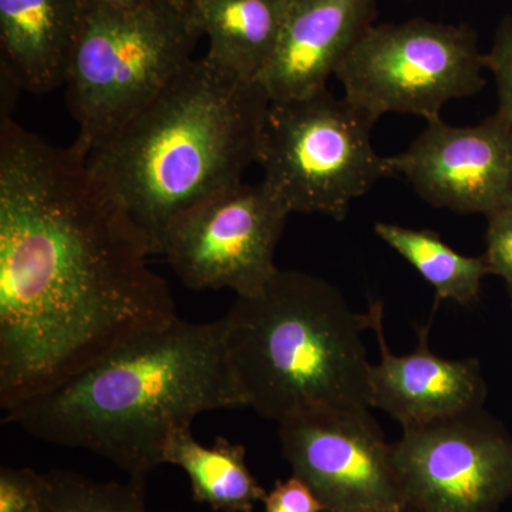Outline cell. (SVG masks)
Listing matches in <instances>:
<instances>
[{
	"instance_id": "obj_21",
	"label": "cell",
	"mask_w": 512,
	"mask_h": 512,
	"mask_svg": "<svg viewBox=\"0 0 512 512\" xmlns=\"http://www.w3.org/2000/svg\"><path fill=\"white\" fill-rule=\"evenodd\" d=\"M42 474L32 468L2 467L0 512H42Z\"/></svg>"
},
{
	"instance_id": "obj_25",
	"label": "cell",
	"mask_w": 512,
	"mask_h": 512,
	"mask_svg": "<svg viewBox=\"0 0 512 512\" xmlns=\"http://www.w3.org/2000/svg\"><path fill=\"white\" fill-rule=\"evenodd\" d=\"M390 512H420L417 510H414L413 507H410V505L404 504L402 508H399V510H394Z\"/></svg>"
},
{
	"instance_id": "obj_10",
	"label": "cell",
	"mask_w": 512,
	"mask_h": 512,
	"mask_svg": "<svg viewBox=\"0 0 512 512\" xmlns=\"http://www.w3.org/2000/svg\"><path fill=\"white\" fill-rule=\"evenodd\" d=\"M370 407L296 414L279 424L282 454L325 512H390L404 505L393 443Z\"/></svg>"
},
{
	"instance_id": "obj_8",
	"label": "cell",
	"mask_w": 512,
	"mask_h": 512,
	"mask_svg": "<svg viewBox=\"0 0 512 512\" xmlns=\"http://www.w3.org/2000/svg\"><path fill=\"white\" fill-rule=\"evenodd\" d=\"M289 215L284 202L262 181H242L174 218L158 255L188 288L251 295L279 269L275 251Z\"/></svg>"
},
{
	"instance_id": "obj_22",
	"label": "cell",
	"mask_w": 512,
	"mask_h": 512,
	"mask_svg": "<svg viewBox=\"0 0 512 512\" xmlns=\"http://www.w3.org/2000/svg\"><path fill=\"white\" fill-rule=\"evenodd\" d=\"M262 503L264 512H325L312 488L293 474L288 480H276Z\"/></svg>"
},
{
	"instance_id": "obj_9",
	"label": "cell",
	"mask_w": 512,
	"mask_h": 512,
	"mask_svg": "<svg viewBox=\"0 0 512 512\" xmlns=\"http://www.w3.org/2000/svg\"><path fill=\"white\" fill-rule=\"evenodd\" d=\"M393 457L414 510L498 512L512 497V436L484 407L403 429Z\"/></svg>"
},
{
	"instance_id": "obj_16",
	"label": "cell",
	"mask_w": 512,
	"mask_h": 512,
	"mask_svg": "<svg viewBox=\"0 0 512 512\" xmlns=\"http://www.w3.org/2000/svg\"><path fill=\"white\" fill-rule=\"evenodd\" d=\"M164 464L183 468L190 478L192 500L218 512H252L266 490L247 464V448L217 437L214 446L195 440L191 427L171 431L165 443Z\"/></svg>"
},
{
	"instance_id": "obj_15",
	"label": "cell",
	"mask_w": 512,
	"mask_h": 512,
	"mask_svg": "<svg viewBox=\"0 0 512 512\" xmlns=\"http://www.w3.org/2000/svg\"><path fill=\"white\" fill-rule=\"evenodd\" d=\"M188 10L208 39L211 62L261 82L281 40L288 0H192Z\"/></svg>"
},
{
	"instance_id": "obj_3",
	"label": "cell",
	"mask_w": 512,
	"mask_h": 512,
	"mask_svg": "<svg viewBox=\"0 0 512 512\" xmlns=\"http://www.w3.org/2000/svg\"><path fill=\"white\" fill-rule=\"evenodd\" d=\"M271 101L259 80L192 59L87 164L158 255L174 218L258 163Z\"/></svg>"
},
{
	"instance_id": "obj_13",
	"label": "cell",
	"mask_w": 512,
	"mask_h": 512,
	"mask_svg": "<svg viewBox=\"0 0 512 512\" xmlns=\"http://www.w3.org/2000/svg\"><path fill=\"white\" fill-rule=\"evenodd\" d=\"M375 19L376 0H288L278 49L261 77L271 100L326 89L329 77Z\"/></svg>"
},
{
	"instance_id": "obj_24",
	"label": "cell",
	"mask_w": 512,
	"mask_h": 512,
	"mask_svg": "<svg viewBox=\"0 0 512 512\" xmlns=\"http://www.w3.org/2000/svg\"><path fill=\"white\" fill-rule=\"evenodd\" d=\"M168 2H173L175 3V5L183 6V8L190 9L192 0H168Z\"/></svg>"
},
{
	"instance_id": "obj_1",
	"label": "cell",
	"mask_w": 512,
	"mask_h": 512,
	"mask_svg": "<svg viewBox=\"0 0 512 512\" xmlns=\"http://www.w3.org/2000/svg\"><path fill=\"white\" fill-rule=\"evenodd\" d=\"M146 235L76 146L0 120V407L177 318Z\"/></svg>"
},
{
	"instance_id": "obj_6",
	"label": "cell",
	"mask_w": 512,
	"mask_h": 512,
	"mask_svg": "<svg viewBox=\"0 0 512 512\" xmlns=\"http://www.w3.org/2000/svg\"><path fill=\"white\" fill-rule=\"evenodd\" d=\"M375 116L328 89L271 101L258 163L262 183L291 214L348 217L352 202L396 177L372 144Z\"/></svg>"
},
{
	"instance_id": "obj_23",
	"label": "cell",
	"mask_w": 512,
	"mask_h": 512,
	"mask_svg": "<svg viewBox=\"0 0 512 512\" xmlns=\"http://www.w3.org/2000/svg\"><path fill=\"white\" fill-rule=\"evenodd\" d=\"M148 0H84L90 8L134 9L144 5Z\"/></svg>"
},
{
	"instance_id": "obj_12",
	"label": "cell",
	"mask_w": 512,
	"mask_h": 512,
	"mask_svg": "<svg viewBox=\"0 0 512 512\" xmlns=\"http://www.w3.org/2000/svg\"><path fill=\"white\" fill-rule=\"evenodd\" d=\"M372 330L380 360L370 366V407L380 409L407 427L423 426L484 407L487 383L477 359L448 360L430 349V323L419 328V345L406 356L390 352L384 336L383 302H370Z\"/></svg>"
},
{
	"instance_id": "obj_14",
	"label": "cell",
	"mask_w": 512,
	"mask_h": 512,
	"mask_svg": "<svg viewBox=\"0 0 512 512\" xmlns=\"http://www.w3.org/2000/svg\"><path fill=\"white\" fill-rule=\"evenodd\" d=\"M87 9L84 0H0V73L30 93L62 87Z\"/></svg>"
},
{
	"instance_id": "obj_17",
	"label": "cell",
	"mask_w": 512,
	"mask_h": 512,
	"mask_svg": "<svg viewBox=\"0 0 512 512\" xmlns=\"http://www.w3.org/2000/svg\"><path fill=\"white\" fill-rule=\"evenodd\" d=\"M377 237L386 242L436 291L437 306L443 301H453L461 306L473 305L480 298L481 285L490 268L483 255L458 254L430 229H412L387 222L375 225Z\"/></svg>"
},
{
	"instance_id": "obj_19",
	"label": "cell",
	"mask_w": 512,
	"mask_h": 512,
	"mask_svg": "<svg viewBox=\"0 0 512 512\" xmlns=\"http://www.w3.org/2000/svg\"><path fill=\"white\" fill-rule=\"evenodd\" d=\"M483 256L491 274L503 278L512 306V205L488 215Z\"/></svg>"
},
{
	"instance_id": "obj_20",
	"label": "cell",
	"mask_w": 512,
	"mask_h": 512,
	"mask_svg": "<svg viewBox=\"0 0 512 512\" xmlns=\"http://www.w3.org/2000/svg\"><path fill=\"white\" fill-rule=\"evenodd\" d=\"M484 62L497 84V111L512 121V13L495 30L493 46L484 53Z\"/></svg>"
},
{
	"instance_id": "obj_4",
	"label": "cell",
	"mask_w": 512,
	"mask_h": 512,
	"mask_svg": "<svg viewBox=\"0 0 512 512\" xmlns=\"http://www.w3.org/2000/svg\"><path fill=\"white\" fill-rule=\"evenodd\" d=\"M373 316L370 303L366 312L353 311L335 285L301 271L278 269L259 291L237 296L222 320L245 407L276 423L370 407L363 333Z\"/></svg>"
},
{
	"instance_id": "obj_18",
	"label": "cell",
	"mask_w": 512,
	"mask_h": 512,
	"mask_svg": "<svg viewBox=\"0 0 512 512\" xmlns=\"http://www.w3.org/2000/svg\"><path fill=\"white\" fill-rule=\"evenodd\" d=\"M42 512H147L146 478L94 481L66 470L42 474Z\"/></svg>"
},
{
	"instance_id": "obj_11",
	"label": "cell",
	"mask_w": 512,
	"mask_h": 512,
	"mask_svg": "<svg viewBox=\"0 0 512 512\" xmlns=\"http://www.w3.org/2000/svg\"><path fill=\"white\" fill-rule=\"evenodd\" d=\"M394 175L437 208L488 215L512 205V121L494 113L454 127L433 119L406 151L389 157Z\"/></svg>"
},
{
	"instance_id": "obj_2",
	"label": "cell",
	"mask_w": 512,
	"mask_h": 512,
	"mask_svg": "<svg viewBox=\"0 0 512 512\" xmlns=\"http://www.w3.org/2000/svg\"><path fill=\"white\" fill-rule=\"evenodd\" d=\"M245 407L225 348L224 320L174 318L116 346L69 380L5 413L36 439L82 448L128 477L164 464L171 431Z\"/></svg>"
},
{
	"instance_id": "obj_5",
	"label": "cell",
	"mask_w": 512,
	"mask_h": 512,
	"mask_svg": "<svg viewBox=\"0 0 512 512\" xmlns=\"http://www.w3.org/2000/svg\"><path fill=\"white\" fill-rule=\"evenodd\" d=\"M200 30L168 0L134 9H87L66 86L79 124L74 146L89 156L148 106L194 57Z\"/></svg>"
},
{
	"instance_id": "obj_7",
	"label": "cell",
	"mask_w": 512,
	"mask_h": 512,
	"mask_svg": "<svg viewBox=\"0 0 512 512\" xmlns=\"http://www.w3.org/2000/svg\"><path fill=\"white\" fill-rule=\"evenodd\" d=\"M476 30L427 19L370 26L336 69L343 96L377 120L387 113L439 119L448 101L484 87Z\"/></svg>"
}]
</instances>
